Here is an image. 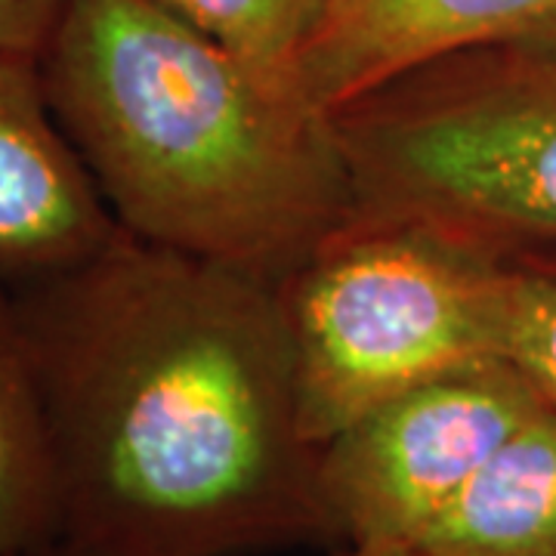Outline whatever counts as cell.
Here are the masks:
<instances>
[{
  "label": "cell",
  "instance_id": "cell-5",
  "mask_svg": "<svg viewBox=\"0 0 556 556\" xmlns=\"http://www.w3.org/2000/svg\"><path fill=\"white\" fill-rule=\"evenodd\" d=\"M544 405L504 358H489L371 408L318 448V489L340 544L412 547Z\"/></svg>",
  "mask_w": 556,
  "mask_h": 556
},
{
  "label": "cell",
  "instance_id": "cell-8",
  "mask_svg": "<svg viewBox=\"0 0 556 556\" xmlns=\"http://www.w3.org/2000/svg\"><path fill=\"white\" fill-rule=\"evenodd\" d=\"M408 551L556 556V408L544 402Z\"/></svg>",
  "mask_w": 556,
  "mask_h": 556
},
{
  "label": "cell",
  "instance_id": "cell-3",
  "mask_svg": "<svg viewBox=\"0 0 556 556\" xmlns=\"http://www.w3.org/2000/svg\"><path fill=\"white\" fill-rule=\"evenodd\" d=\"M331 118L356 217L556 248V38L420 65Z\"/></svg>",
  "mask_w": 556,
  "mask_h": 556
},
{
  "label": "cell",
  "instance_id": "cell-7",
  "mask_svg": "<svg viewBox=\"0 0 556 556\" xmlns=\"http://www.w3.org/2000/svg\"><path fill=\"white\" fill-rule=\"evenodd\" d=\"M556 38V0H331L291 84L325 115L420 65Z\"/></svg>",
  "mask_w": 556,
  "mask_h": 556
},
{
  "label": "cell",
  "instance_id": "cell-1",
  "mask_svg": "<svg viewBox=\"0 0 556 556\" xmlns=\"http://www.w3.org/2000/svg\"><path fill=\"white\" fill-rule=\"evenodd\" d=\"M87 556L340 544L278 288L134 239L13 288Z\"/></svg>",
  "mask_w": 556,
  "mask_h": 556
},
{
  "label": "cell",
  "instance_id": "cell-2",
  "mask_svg": "<svg viewBox=\"0 0 556 556\" xmlns=\"http://www.w3.org/2000/svg\"><path fill=\"white\" fill-rule=\"evenodd\" d=\"M38 65L134 239L278 285L356 217L334 118L152 0H68Z\"/></svg>",
  "mask_w": 556,
  "mask_h": 556
},
{
  "label": "cell",
  "instance_id": "cell-13",
  "mask_svg": "<svg viewBox=\"0 0 556 556\" xmlns=\"http://www.w3.org/2000/svg\"><path fill=\"white\" fill-rule=\"evenodd\" d=\"M28 556H87L75 551V547H68V544H50V547H43L38 554H28ZM338 556H417L415 551H408V547H383V551H356V547H343Z\"/></svg>",
  "mask_w": 556,
  "mask_h": 556
},
{
  "label": "cell",
  "instance_id": "cell-6",
  "mask_svg": "<svg viewBox=\"0 0 556 556\" xmlns=\"http://www.w3.org/2000/svg\"><path fill=\"white\" fill-rule=\"evenodd\" d=\"M121 236L43 93L31 56L0 53V281L62 273Z\"/></svg>",
  "mask_w": 556,
  "mask_h": 556
},
{
  "label": "cell",
  "instance_id": "cell-4",
  "mask_svg": "<svg viewBox=\"0 0 556 556\" xmlns=\"http://www.w3.org/2000/svg\"><path fill=\"white\" fill-rule=\"evenodd\" d=\"M303 430L325 445L427 380L497 353V248L353 217L276 285Z\"/></svg>",
  "mask_w": 556,
  "mask_h": 556
},
{
  "label": "cell",
  "instance_id": "cell-9",
  "mask_svg": "<svg viewBox=\"0 0 556 556\" xmlns=\"http://www.w3.org/2000/svg\"><path fill=\"white\" fill-rule=\"evenodd\" d=\"M62 538L60 470L35 356L16 294L0 281V556Z\"/></svg>",
  "mask_w": 556,
  "mask_h": 556
},
{
  "label": "cell",
  "instance_id": "cell-11",
  "mask_svg": "<svg viewBox=\"0 0 556 556\" xmlns=\"http://www.w3.org/2000/svg\"><path fill=\"white\" fill-rule=\"evenodd\" d=\"M241 60L288 80L331 0H152ZM294 87V84H291Z\"/></svg>",
  "mask_w": 556,
  "mask_h": 556
},
{
  "label": "cell",
  "instance_id": "cell-10",
  "mask_svg": "<svg viewBox=\"0 0 556 556\" xmlns=\"http://www.w3.org/2000/svg\"><path fill=\"white\" fill-rule=\"evenodd\" d=\"M497 353L556 408V248H497Z\"/></svg>",
  "mask_w": 556,
  "mask_h": 556
},
{
  "label": "cell",
  "instance_id": "cell-12",
  "mask_svg": "<svg viewBox=\"0 0 556 556\" xmlns=\"http://www.w3.org/2000/svg\"><path fill=\"white\" fill-rule=\"evenodd\" d=\"M68 0H0V53L38 60Z\"/></svg>",
  "mask_w": 556,
  "mask_h": 556
}]
</instances>
